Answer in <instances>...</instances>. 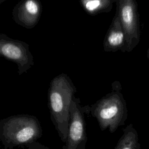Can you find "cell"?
I'll list each match as a JSON object with an SVG mask.
<instances>
[{"label": "cell", "mask_w": 149, "mask_h": 149, "mask_svg": "<svg viewBox=\"0 0 149 149\" xmlns=\"http://www.w3.org/2000/svg\"><path fill=\"white\" fill-rule=\"evenodd\" d=\"M77 91L70 77L61 73L54 77L48 90V105L51 121L63 143L68 137L70 107Z\"/></svg>", "instance_id": "cell-1"}, {"label": "cell", "mask_w": 149, "mask_h": 149, "mask_svg": "<svg viewBox=\"0 0 149 149\" xmlns=\"http://www.w3.org/2000/svg\"><path fill=\"white\" fill-rule=\"evenodd\" d=\"M42 130L36 116L19 114L0 119V141L5 149H11L36 141Z\"/></svg>", "instance_id": "cell-2"}, {"label": "cell", "mask_w": 149, "mask_h": 149, "mask_svg": "<svg viewBox=\"0 0 149 149\" xmlns=\"http://www.w3.org/2000/svg\"><path fill=\"white\" fill-rule=\"evenodd\" d=\"M113 90L90 106V113L95 118L102 131L108 129L114 133L120 126H123L127 118L126 102L120 92L121 87L118 81L113 83Z\"/></svg>", "instance_id": "cell-3"}, {"label": "cell", "mask_w": 149, "mask_h": 149, "mask_svg": "<svg viewBox=\"0 0 149 149\" xmlns=\"http://www.w3.org/2000/svg\"><path fill=\"white\" fill-rule=\"evenodd\" d=\"M116 14L120 21L126 38V52H130L140 40L137 3L134 0H116Z\"/></svg>", "instance_id": "cell-4"}, {"label": "cell", "mask_w": 149, "mask_h": 149, "mask_svg": "<svg viewBox=\"0 0 149 149\" xmlns=\"http://www.w3.org/2000/svg\"><path fill=\"white\" fill-rule=\"evenodd\" d=\"M29 47L24 41L0 33V57L16 63L19 75L26 73L34 64Z\"/></svg>", "instance_id": "cell-5"}, {"label": "cell", "mask_w": 149, "mask_h": 149, "mask_svg": "<svg viewBox=\"0 0 149 149\" xmlns=\"http://www.w3.org/2000/svg\"><path fill=\"white\" fill-rule=\"evenodd\" d=\"M69 112L68 137L62 149H78L87 141L84 114L90 113V106L81 105L80 99L74 96L70 107Z\"/></svg>", "instance_id": "cell-6"}, {"label": "cell", "mask_w": 149, "mask_h": 149, "mask_svg": "<svg viewBox=\"0 0 149 149\" xmlns=\"http://www.w3.org/2000/svg\"><path fill=\"white\" fill-rule=\"evenodd\" d=\"M42 13V5L37 0H23L13 7L12 15L15 22L26 28L33 29L38 23Z\"/></svg>", "instance_id": "cell-7"}, {"label": "cell", "mask_w": 149, "mask_h": 149, "mask_svg": "<svg viewBox=\"0 0 149 149\" xmlns=\"http://www.w3.org/2000/svg\"><path fill=\"white\" fill-rule=\"evenodd\" d=\"M126 38L120 21L115 13L103 41L105 52H126Z\"/></svg>", "instance_id": "cell-8"}, {"label": "cell", "mask_w": 149, "mask_h": 149, "mask_svg": "<svg viewBox=\"0 0 149 149\" xmlns=\"http://www.w3.org/2000/svg\"><path fill=\"white\" fill-rule=\"evenodd\" d=\"M114 149H140L138 133L132 123L123 129V134Z\"/></svg>", "instance_id": "cell-9"}, {"label": "cell", "mask_w": 149, "mask_h": 149, "mask_svg": "<svg viewBox=\"0 0 149 149\" xmlns=\"http://www.w3.org/2000/svg\"><path fill=\"white\" fill-rule=\"evenodd\" d=\"M116 0H80L84 10L89 15L95 16L110 12Z\"/></svg>", "instance_id": "cell-10"}, {"label": "cell", "mask_w": 149, "mask_h": 149, "mask_svg": "<svg viewBox=\"0 0 149 149\" xmlns=\"http://www.w3.org/2000/svg\"><path fill=\"white\" fill-rule=\"evenodd\" d=\"M27 149H49L48 147L40 143L37 141H34L28 144Z\"/></svg>", "instance_id": "cell-11"}, {"label": "cell", "mask_w": 149, "mask_h": 149, "mask_svg": "<svg viewBox=\"0 0 149 149\" xmlns=\"http://www.w3.org/2000/svg\"><path fill=\"white\" fill-rule=\"evenodd\" d=\"M147 56L148 58H149V48L148 49L147 52Z\"/></svg>", "instance_id": "cell-12"}, {"label": "cell", "mask_w": 149, "mask_h": 149, "mask_svg": "<svg viewBox=\"0 0 149 149\" xmlns=\"http://www.w3.org/2000/svg\"><path fill=\"white\" fill-rule=\"evenodd\" d=\"M6 0H0V6H1V5L3 2H5Z\"/></svg>", "instance_id": "cell-13"}]
</instances>
